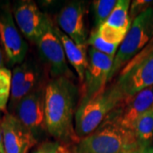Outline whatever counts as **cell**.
<instances>
[{
    "label": "cell",
    "instance_id": "25",
    "mask_svg": "<svg viewBox=\"0 0 153 153\" xmlns=\"http://www.w3.org/2000/svg\"><path fill=\"white\" fill-rule=\"evenodd\" d=\"M2 118L3 117L0 114V153H4V144H3V131H2Z\"/></svg>",
    "mask_w": 153,
    "mask_h": 153
},
{
    "label": "cell",
    "instance_id": "1",
    "mask_svg": "<svg viewBox=\"0 0 153 153\" xmlns=\"http://www.w3.org/2000/svg\"><path fill=\"white\" fill-rule=\"evenodd\" d=\"M77 94V88L67 76L53 78L44 88L46 131L61 142L79 140L73 124Z\"/></svg>",
    "mask_w": 153,
    "mask_h": 153
},
{
    "label": "cell",
    "instance_id": "10",
    "mask_svg": "<svg viewBox=\"0 0 153 153\" xmlns=\"http://www.w3.org/2000/svg\"><path fill=\"white\" fill-rule=\"evenodd\" d=\"M0 44L10 64H22L27 53L28 44L22 38L8 9L0 12Z\"/></svg>",
    "mask_w": 153,
    "mask_h": 153
},
{
    "label": "cell",
    "instance_id": "24",
    "mask_svg": "<svg viewBox=\"0 0 153 153\" xmlns=\"http://www.w3.org/2000/svg\"><path fill=\"white\" fill-rule=\"evenodd\" d=\"M125 153H153V147L151 146H140L135 144L128 148Z\"/></svg>",
    "mask_w": 153,
    "mask_h": 153
},
{
    "label": "cell",
    "instance_id": "16",
    "mask_svg": "<svg viewBox=\"0 0 153 153\" xmlns=\"http://www.w3.org/2000/svg\"><path fill=\"white\" fill-rule=\"evenodd\" d=\"M132 134L135 142L140 146H151L153 139V107L138 117Z\"/></svg>",
    "mask_w": 153,
    "mask_h": 153
},
{
    "label": "cell",
    "instance_id": "20",
    "mask_svg": "<svg viewBox=\"0 0 153 153\" xmlns=\"http://www.w3.org/2000/svg\"><path fill=\"white\" fill-rule=\"evenodd\" d=\"M11 71L5 67L0 69V111H4L10 98Z\"/></svg>",
    "mask_w": 153,
    "mask_h": 153
},
{
    "label": "cell",
    "instance_id": "8",
    "mask_svg": "<svg viewBox=\"0 0 153 153\" xmlns=\"http://www.w3.org/2000/svg\"><path fill=\"white\" fill-rule=\"evenodd\" d=\"M113 61L114 57L102 54L92 48L88 49V66L82 82V96L80 102L94 98L106 88Z\"/></svg>",
    "mask_w": 153,
    "mask_h": 153
},
{
    "label": "cell",
    "instance_id": "4",
    "mask_svg": "<svg viewBox=\"0 0 153 153\" xmlns=\"http://www.w3.org/2000/svg\"><path fill=\"white\" fill-rule=\"evenodd\" d=\"M116 82L125 96L134 95L153 86V38L122 69Z\"/></svg>",
    "mask_w": 153,
    "mask_h": 153
},
{
    "label": "cell",
    "instance_id": "11",
    "mask_svg": "<svg viewBox=\"0 0 153 153\" xmlns=\"http://www.w3.org/2000/svg\"><path fill=\"white\" fill-rule=\"evenodd\" d=\"M14 19L22 35L32 43L38 41L44 32L49 16L33 1H21L14 9Z\"/></svg>",
    "mask_w": 153,
    "mask_h": 153
},
{
    "label": "cell",
    "instance_id": "9",
    "mask_svg": "<svg viewBox=\"0 0 153 153\" xmlns=\"http://www.w3.org/2000/svg\"><path fill=\"white\" fill-rule=\"evenodd\" d=\"M15 112L17 119L38 140L46 131L44 88L38 87L25 96L15 107Z\"/></svg>",
    "mask_w": 153,
    "mask_h": 153
},
{
    "label": "cell",
    "instance_id": "23",
    "mask_svg": "<svg viewBox=\"0 0 153 153\" xmlns=\"http://www.w3.org/2000/svg\"><path fill=\"white\" fill-rule=\"evenodd\" d=\"M153 4V1H145V0H136L133 1L130 4L129 8V18L133 22L139 15L148 9Z\"/></svg>",
    "mask_w": 153,
    "mask_h": 153
},
{
    "label": "cell",
    "instance_id": "19",
    "mask_svg": "<svg viewBox=\"0 0 153 153\" xmlns=\"http://www.w3.org/2000/svg\"><path fill=\"white\" fill-rule=\"evenodd\" d=\"M95 31L105 42L110 44L117 45L118 47L123 43V39L128 32V30L116 29L114 27H111L105 23L98 28H96Z\"/></svg>",
    "mask_w": 153,
    "mask_h": 153
},
{
    "label": "cell",
    "instance_id": "21",
    "mask_svg": "<svg viewBox=\"0 0 153 153\" xmlns=\"http://www.w3.org/2000/svg\"><path fill=\"white\" fill-rule=\"evenodd\" d=\"M87 44L88 45L90 46V48L95 49L102 54L109 55V56L114 57V58L117 50H118V48H119L117 45L110 44L105 42L104 40L99 36L95 30L90 33L89 37L88 38Z\"/></svg>",
    "mask_w": 153,
    "mask_h": 153
},
{
    "label": "cell",
    "instance_id": "14",
    "mask_svg": "<svg viewBox=\"0 0 153 153\" xmlns=\"http://www.w3.org/2000/svg\"><path fill=\"white\" fill-rule=\"evenodd\" d=\"M39 71L33 63L25 62L15 67L11 76L10 105L15 109L20 100L38 88Z\"/></svg>",
    "mask_w": 153,
    "mask_h": 153
},
{
    "label": "cell",
    "instance_id": "22",
    "mask_svg": "<svg viewBox=\"0 0 153 153\" xmlns=\"http://www.w3.org/2000/svg\"><path fill=\"white\" fill-rule=\"evenodd\" d=\"M33 153H74L65 142L59 140L46 141L35 149Z\"/></svg>",
    "mask_w": 153,
    "mask_h": 153
},
{
    "label": "cell",
    "instance_id": "3",
    "mask_svg": "<svg viewBox=\"0 0 153 153\" xmlns=\"http://www.w3.org/2000/svg\"><path fill=\"white\" fill-rule=\"evenodd\" d=\"M153 38V4L133 21L118 48L110 73L109 81L136 56Z\"/></svg>",
    "mask_w": 153,
    "mask_h": 153
},
{
    "label": "cell",
    "instance_id": "5",
    "mask_svg": "<svg viewBox=\"0 0 153 153\" xmlns=\"http://www.w3.org/2000/svg\"><path fill=\"white\" fill-rule=\"evenodd\" d=\"M135 140L116 127L101 123L97 129L80 139L74 153H125Z\"/></svg>",
    "mask_w": 153,
    "mask_h": 153
},
{
    "label": "cell",
    "instance_id": "12",
    "mask_svg": "<svg viewBox=\"0 0 153 153\" xmlns=\"http://www.w3.org/2000/svg\"><path fill=\"white\" fill-rule=\"evenodd\" d=\"M85 11L83 2L74 1L64 6L57 16L59 29L78 45H88Z\"/></svg>",
    "mask_w": 153,
    "mask_h": 153
},
{
    "label": "cell",
    "instance_id": "13",
    "mask_svg": "<svg viewBox=\"0 0 153 153\" xmlns=\"http://www.w3.org/2000/svg\"><path fill=\"white\" fill-rule=\"evenodd\" d=\"M4 153H28L38 140L15 115L6 113L2 118Z\"/></svg>",
    "mask_w": 153,
    "mask_h": 153
},
{
    "label": "cell",
    "instance_id": "7",
    "mask_svg": "<svg viewBox=\"0 0 153 153\" xmlns=\"http://www.w3.org/2000/svg\"><path fill=\"white\" fill-rule=\"evenodd\" d=\"M55 25L49 17L44 32L36 44L42 60L49 66V73L53 78L71 76L67 66L66 57L60 38L55 31Z\"/></svg>",
    "mask_w": 153,
    "mask_h": 153
},
{
    "label": "cell",
    "instance_id": "26",
    "mask_svg": "<svg viewBox=\"0 0 153 153\" xmlns=\"http://www.w3.org/2000/svg\"><path fill=\"white\" fill-rule=\"evenodd\" d=\"M3 64H4V55H3V49L0 46V69L3 68Z\"/></svg>",
    "mask_w": 153,
    "mask_h": 153
},
{
    "label": "cell",
    "instance_id": "6",
    "mask_svg": "<svg viewBox=\"0 0 153 153\" xmlns=\"http://www.w3.org/2000/svg\"><path fill=\"white\" fill-rule=\"evenodd\" d=\"M152 107L153 86H151L134 95L125 96L110 112L102 123L116 127L134 139L132 129L135 121Z\"/></svg>",
    "mask_w": 153,
    "mask_h": 153
},
{
    "label": "cell",
    "instance_id": "18",
    "mask_svg": "<svg viewBox=\"0 0 153 153\" xmlns=\"http://www.w3.org/2000/svg\"><path fill=\"white\" fill-rule=\"evenodd\" d=\"M117 0H95L93 1L94 16L95 27L98 28L103 25L117 4Z\"/></svg>",
    "mask_w": 153,
    "mask_h": 153
},
{
    "label": "cell",
    "instance_id": "2",
    "mask_svg": "<svg viewBox=\"0 0 153 153\" xmlns=\"http://www.w3.org/2000/svg\"><path fill=\"white\" fill-rule=\"evenodd\" d=\"M125 97L117 82L94 98L80 102L75 113V133L80 140L92 134Z\"/></svg>",
    "mask_w": 153,
    "mask_h": 153
},
{
    "label": "cell",
    "instance_id": "17",
    "mask_svg": "<svg viewBox=\"0 0 153 153\" xmlns=\"http://www.w3.org/2000/svg\"><path fill=\"white\" fill-rule=\"evenodd\" d=\"M130 1L117 0V4L105 24L116 29L129 30L132 21L129 18Z\"/></svg>",
    "mask_w": 153,
    "mask_h": 153
},
{
    "label": "cell",
    "instance_id": "15",
    "mask_svg": "<svg viewBox=\"0 0 153 153\" xmlns=\"http://www.w3.org/2000/svg\"><path fill=\"white\" fill-rule=\"evenodd\" d=\"M55 31L62 44L67 60L76 72L80 82H83L88 66V45H78L55 26Z\"/></svg>",
    "mask_w": 153,
    "mask_h": 153
}]
</instances>
